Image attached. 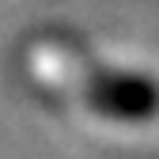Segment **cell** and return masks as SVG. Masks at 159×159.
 Listing matches in <instances>:
<instances>
[{
	"instance_id": "6da1fadb",
	"label": "cell",
	"mask_w": 159,
	"mask_h": 159,
	"mask_svg": "<svg viewBox=\"0 0 159 159\" xmlns=\"http://www.w3.org/2000/svg\"><path fill=\"white\" fill-rule=\"evenodd\" d=\"M87 106L114 121L140 125L159 114V84L144 72H121V68H98L87 80Z\"/></svg>"
}]
</instances>
